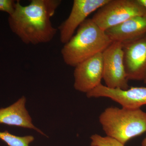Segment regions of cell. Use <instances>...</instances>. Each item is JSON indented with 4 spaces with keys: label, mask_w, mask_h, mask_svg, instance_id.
<instances>
[{
    "label": "cell",
    "mask_w": 146,
    "mask_h": 146,
    "mask_svg": "<svg viewBox=\"0 0 146 146\" xmlns=\"http://www.w3.org/2000/svg\"><path fill=\"white\" fill-rule=\"evenodd\" d=\"M26 99L23 96L9 107L0 109V124L34 129L44 135L33 123L31 117L26 108Z\"/></svg>",
    "instance_id": "30bf717a"
},
{
    "label": "cell",
    "mask_w": 146,
    "mask_h": 146,
    "mask_svg": "<svg viewBox=\"0 0 146 146\" xmlns=\"http://www.w3.org/2000/svg\"><path fill=\"white\" fill-rule=\"evenodd\" d=\"M140 4L146 9V0H137Z\"/></svg>",
    "instance_id": "9a60e30c"
},
{
    "label": "cell",
    "mask_w": 146,
    "mask_h": 146,
    "mask_svg": "<svg viewBox=\"0 0 146 146\" xmlns=\"http://www.w3.org/2000/svg\"><path fill=\"white\" fill-rule=\"evenodd\" d=\"M103 79L106 86L111 89L126 90L129 88L123 60L122 43H112L102 53Z\"/></svg>",
    "instance_id": "5b68a950"
},
{
    "label": "cell",
    "mask_w": 146,
    "mask_h": 146,
    "mask_svg": "<svg viewBox=\"0 0 146 146\" xmlns=\"http://www.w3.org/2000/svg\"><path fill=\"white\" fill-rule=\"evenodd\" d=\"M112 42L105 31L91 18H88L64 44L61 50L62 58L66 65L75 68L95 55L102 53Z\"/></svg>",
    "instance_id": "7a4b0ae2"
},
{
    "label": "cell",
    "mask_w": 146,
    "mask_h": 146,
    "mask_svg": "<svg viewBox=\"0 0 146 146\" xmlns=\"http://www.w3.org/2000/svg\"><path fill=\"white\" fill-rule=\"evenodd\" d=\"M109 0H74L68 18L59 26L60 39L65 44L91 13L108 2Z\"/></svg>",
    "instance_id": "52a82bcc"
},
{
    "label": "cell",
    "mask_w": 146,
    "mask_h": 146,
    "mask_svg": "<svg viewBox=\"0 0 146 146\" xmlns=\"http://www.w3.org/2000/svg\"><path fill=\"white\" fill-rule=\"evenodd\" d=\"M146 15V9L137 0H109L91 18L102 30L116 26L135 16Z\"/></svg>",
    "instance_id": "277c9868"
},
{
    "label": "cell",
    "mask_w": 146,
    "mask_h": 146,
    "mask_svg": "<svg viewBox=\"0 0 146 146\" xmlns=\"http://www.w3.org/2000/svg\"><path fill=\"white\" fill-rule=\"evenodd\" d=\"M0 139L8 146H30V144L34 141L33 136H16L7 131H0Z\"/></svg>",
    "instance_id": "7c38bea8"
},
{
    "label": "cell",
    "mask_w": 146,
    "mask_h": 146,
    "mask_svg": "<svg viewBox=\"0 0 146 146\" xmlns=\"http://www.w3.org/2000/svg\"><path fill=\"white\" fill-rule=\"evenodd\" d=\"M112 42H123L146 34V15L135 16L105 31Z\"/></svg>",
    "instance_id": "8fae6325"
},
{
    "label": "cell",
    "mask_w": 146,
    "mask_h": 146,
    "mask_svg": "<svg viewBox=\"0 0 146 146\" xmlns=\"http://www.w3.org/2000/svg\"><path fill=\"white\" fill-rule=\"evenodd\" d=\"M91 146H124L119 141L108 137L102 136L98 134L92 135L91 137Z\"/></svg>",
    "instance_id": "4fadbf2b"
},
{
    "label": "cell",
    "mask_w": 146,
    "mask_h": 146,
    "mask_svg": "<svg viewBox=\"0 0 146 146\" xmlns=\"http://www.w3.org/2000/svg\"><path fill=\"white\" fill-rule=\"evenodd\" d=\"M106 136L125 145L146 131V112L141 109L110 107L99 116Z\"/></svg>",
    "instance_id": "3957f363"
},
{
    "label": "cell",
    "mask_w": 146,
    "mask_h": 146,
    "mask_svg": "<svg viewBox=\"0 0 146 146\" xmlns=\"http://www.w3.org/2000/svg\"><path fill=\"white\" fill-rule=\"evenodd\" d=\"M122 43L127 79L143 80L146 75V34Z\"/></svg>",
    "instance_id": "8992f818"
},
{
    "label": "cell",
    "mask_w": 146,
    "mask_h": 146,
    "mask_svg": "<svg viewBox=\"0 0 146 146\" xmlns=\"http://www.w3.org/2000/svg\"><path fill=\"white\" fill-rule=\"evenodd\" d=\"M88 98H106L131 109L141 108L146 105V87H131L126 90L111 89L100 84L86 94Z\"/></svg>",
    "instance_id": "9c48e42d"
},
{
    "label": "cell",
    "mask_w": 146,
    "mask_h": 146,
    "mask_svg": "<svg viewBox=\"0 0 146 146\" xmlns=\"http://www.w3.org/2000/svg\"><path fill=\"white\" fill-rule=\"evenodd\" d=\"M142 146H146V136L142 141Z\"/></svg>",
    "instance_id": "2e32d148"
},
{
    "label": "cell",
    "mask_w": 146,
    "mask_h": 146,
    "mask_svg": "<svg viewBox=\"0 0 146 146\" xmlns=\"http://www.w3.org/2000/svg\"><path fill=\"white\" fill-rule=\"evenodd\" d=\"M61 3L60 0H32L23 6L16 1L15 10L8 18L11 30L26 44L51 42L57 33L51 19Z\"/></svg>",
    "instance_id": "6da1fadb"
},
{
    "label": "cell",
    "mask_w": 146,
    "mask_h": 146,
    "mask_svg": "<svg viewBox=\"0 0 146 146\" xmlns=\"http://www.w3.org/2000/svg\"><path fill=\"white\" fill-rule=\"evenodd\" d=\"M16 1L13 0H0V11L11 15L15 10Z\"/></svg>",
    "instance_id": "5bb4252c"
},
{
    "label": "cell",
    "mask_w": 146,
    "mask_h": 146,
    "mask_svg": "<svg viewBox=\"0 0 146 146\" xmlns=\"http://www.w3.org/2000/svg\"><path fill=\"white\" fill-rule=\"evenodd\" d=\"M143 81L146 84V75L145 76V78L144 79Z\"/></svg>",
    "instance_id": "e0dca14e"
},
{
    "label": "cell",
    "mask_w": 146,
    "mask_h": 146,
    "mask_svg": "<svg viewBox=\"0 0 146 146\" xmlns=\"http://www.w3.org/2000/svg\"><path fill=\"white\" fill-rule=\"evenodd\" d=\"M103 72L102 55L100 53L75 67L74 88L88 94L101 84Z\"/></svg>",
    "instance_id": "ba28073f"
}]
</instances>
